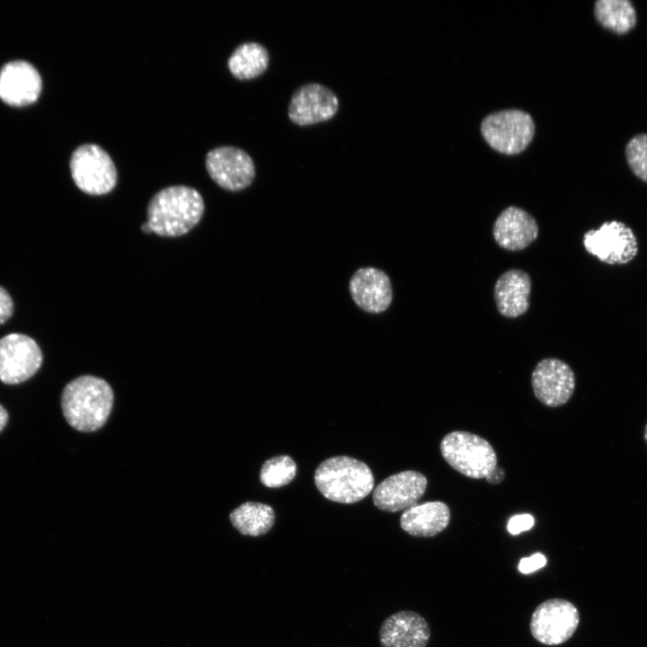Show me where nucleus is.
<instances>
[{"mask_svg": "<svg viewBox=\"0 0 647 647\" xmlns=\"http://www.w3.org/2000/svg\"><path fill=\"white\" fill-rule=\"evenodd\" d=\"M113 405V392L102 378L84 375L70 381L61 394V409L74 429L91 432L108 420Z\"/></svg>", "mask_w": 647, "mask_h": 647, "instance_id": "nucleus-1", "label": "nucleus"}, {"mask_svg": "<svg viewBox=\"0 0 647 647\" xmlns=\"http://www.w3.org/2000/svg\"><path fill=\"white\" fill-rule=\"evenodd\" d=\"M204 213L200 193L190 186L162 189L147 206V223L152 232L165 237L181 236L192 229Z\"/></svg>", "mask_w": 647, "mask_h": 647, "instance_id": "nucleus-2", "label": "nucleus"}, {"mask_svg": "<svg viewBox=\"0 0 647 647\" xmlns=\"http://www.w3.org/2000/svg\"><path fill=\"white\" fill-rule=\"evenodd\" d=\"M314 479L326 499L340 503L359 501L374 487L371 469L364 462L346 456L323 461L317 466Z\"/></svg>", "mask_w": 647, "mask_h": 647, "instance_id": "nucleus-3", "label": "nucleus"}, {"mask_svg": "<svg viewBox=\"0 0 647 647\" xmlns=\"http://www.w3.org/2000/svg\"><path fill=\"white\" fill-rule=\"evenodd\" d=\"M440 451L451 467L470 478H486L497 466V456L491 444L467 431L446 435L440 442Z\"/></svg>", "mask_w": 647, "mask_h": 647, "instance_id": "nucleus-4", "label": "nucleus"}, {"mask_svg": "<svg viewBox=\"0 0 647 647\" xmlns=\"http://www.w3.org/2000/svg\"><path fill=\"white\" fill-rule=\"evenodd\" d=\"M481 132L494 150L516 155L531 142L535 125L528 113L519 110H504L486 116L482 121Z\"/></svg>", "mask_w": 647, "mask_h": 647, "instance_id": "nucleus-5", "label": "nucleus"}, {"mask_svg": "<svg viewBox=\"0 0 647 647\" xmlns=\"http://www.w3.org/2000/svg\"><path fill=\"white\" fill-rule=\"evenodd\" d=\"M70 170L75 185L90 195H103L117 183V171L111 156L95 144H84L72 154Z\"/></svg>", "mask_w": 647, "mask_h": 647, "instance_id": "nucleus-6", "label": "nucleus"}, {"mask_svg": "<svg viewBox=\"0 0 647 647\" xmlns=\"http://www.w3.org/2000/svg\"><path fill=\"white\" fill-rule=\"evenodd\" d=\"M580 623L577 607L563 598H550L539 604L530 620L533 637L545 645H559L567 642Z\"/></svg>", "mask_w": 647, "mask_h": 647, "instance_id": "nucleus-7", "label": "nucleus"}, {"mask_svg": "<svg viewBox=\"0 0 647 647\" xmlns=\"http://www.w3.org/2000/svg\"><path fill=\"white\" fill-rule=\"evenodd\" d=\"M587 252L607 264H625L637 254L638 244L633 230L620 221L603 223L584 234Z\"/></svg>", "mask_w": 647, "mask_h": 647, "instance_id": "nucleus-8", "label": "nucleus"}, {"mask_svg": "<svg viewBox=\"0 0 647 647\" xmlns=\"http://www.w3.org/2000/svg\"><path fill=\"white\" fill-rule=\"evenodd\" d=\"M42 353L31 338L10 333L0 339V380L17 385L31 377L40 368Z\"/></svg>", "mask_w": 647, "mask_h": 647, "instance_id": "nucleus-9", "label": "nucleus"}, {"mask_svg": "<svg viewBox=\"0 0 647 647\" xmlns=\"http://www.w3.org/2000/svg\"><path fill=\"white\" fill-rule=\"evenodd\" d=\"M206 167L211 179L221 188L238 191L252 184L255 167L252 157L235 146H219L206 156Z\"/></svg>", "mask_w": 647, "mask_h": 647, "instance_id": "nucleus-10", "label": "nucleus"}, {"mask_svg": "<svg viewBox=\"0 0 647 647\" xmlns=\"http://www.w3.org/2000/svg\"><path fill=\"white\" fill-rule=\"evenodd\" d=\"M339 109L337 95L325 85L309 83L292 94L288 109L289 120L298 126H310L331 120Z\"/></svg>", "mask_w": 647, "mask_h": 647, "instance_id": "nucleus-11", "label": "nucleus"}, {"mask_svg": "<svg viewBox=\"0 0 647 647\" xmlns=\"http://www.w3.org/2000/svg\"><path fill=\"white\" fill-rule=\"evenodd\" d=\"M531 384L536 397L545 405L558 407L566 403L575 388V377L564 361L548 358L539 361L532 372Z\"/></svg>", "mask_w": 647, "mask_h": 647, "instance_id": "nucleus-12", "label": "nucleus"}, {"mask_svg": "<svg viewBox=\"0 0 647 647\" xmlns=\"http://www.w3.org/2000/svg\"><path fill=\"white\" fill-rule=\"evenodd\" d=\"M427 484L425 475L417 471L407 470L392 474L374 489V504L384 511L405 510L417 504Z\"/></svg>", "mask_w": 647, "mask_h": 647, "instance_id": "nucleus-13", "label": "nucleus"}, {"mask_svg": "<svg viewBox=\"0 0 647 647\" xmlns=\"http://www.w3.org/2000/svg\"><path fill=\"white\" fill-rule=\"evenodd\" d=\"M41 78L36 68L23 60L12 61L0 70V98L11 106H25L37 101Z\"/></svg>", "mask_w": 647, "mask_h": 647, "instance_id": "nucleus-14", "label": "nucleus"}, {"mask_svg": "<svg viewBox=\"0 0 647 647\" xmlns=\"http://www.w3.org/2000/svg\"><path fill=\"white\" fill-rule=\"evenodd\" d=\"M349 289L356 305L370 314L386 311L393 300L388 276L373 267L358 270L350 280Z\"/></svg>", "mask_w": 647, "mask_h": 647, "instance_id": "nucleus-15", "label": "nucleus"}, {"mask_svg": "<svg viewBox=\"0 0 647 647\" xmlns=\"http://www.w3.org/2000/svg\"><path fill=\"white\" fill-rule=\"evenodd\" d=\"M430 629L426 619L412 610H402L384 620L379 629L381 647H426Z\"/></svg>", "mask_w": 647, "mask_h": 647, "instance_id": "nucleus-16", "label": "nucleus"}, {"mask_svg": "<svg viewBox=\"0 0 647 647\" xmlns=\"http://www.w3.org/2000/svg\"><path fill=\"white\" fill-rule=\"evenodd\" d=\"M495 242L503 249L520 251L531 244L538 235L536 219L526 210L509 207L502 210L492 226Z\"/></svg>", "mask_w": 647, "mask_h": 647, "instance_id": "nucleus-17", "label": "nucleus"}, {"mask_svg": "<svg viewBox=\"0 0 647 647\" xmlns=\"http://www.w3.org/2000/svg\"><path fill=\"white\" fill-rule=\"evenodd\" d=\"M531 279L529 275L517 269L503 272L494 286V300L501 315L505 317H518L525 314L529 306Z\"/></svg>", "mask_w": 647, "mask_h": 647, "instance_id": "nucleus-18", "label": "nucleus"}, {"mask_svg": "<svg viewBox=\"0 0 647 647\" xmlns=\"http://www.w3.org/2000/svg\"><path fill=\"white\" fill-rule=\"evenodd\" d=\"M450 510L442 501H427L405 510L400 518L401 527L417 537H430L448 525Z\"/></svg>", "mask_w": 647, "mask_h": 647, "instance_id": "nucleus-19", "label": "nucleus"}, {"mask_svg": "<svg viewBox=\"0 0 647 647\" xmlns=\"http://www.w3.org/2000/svg\"><path fill=\"white\" fill-rule=\"evenodd\" d=\"M229 518L240 534L259 536L271 529L275 522V513L270 505L247 501L235 509Z\"/></svg>", "mask_w": 647, "mask_h": 647, "instance_id": "nucleus-20", "label": "nucleus"}, {"mask_svg": "<svg viewBox=\"0 0 647 647\" xmlns=\"http://www.w3.org/2000/svg\"><path fill=\"white\" fill-rule=\"evenodd\" d=\"M267 49L258 42L239 45L227 60L230 73L237 79L250 80L262 75L268 68Z\"/></svg>", "mask_w": 647, "mask_h": 647, "instance_id": "nucleus-21", "label": "nucleus"}, {"mask_svg": "<svg viewBox=\"0 0 647 647\" xmlns=\"http://www.w3.org/2000/svg\"><path fill=\"white\" fill-rule=\"evenodd\" d=\"M596 21L605 29L624 35L636 25V11L629 0H598L594 4Z\"/></svg>", "mask_w": 647, "mask_h": 647, "instance_id": "nucleus-22", "label": "nucleus"}, {"mask_svg": "<svg viewBox=\"0 0 647 647\" xmlns=\"http://www.w3.org/2000/svg\"><path fill=\"white\" fill-rule=\"evenodd\" d=\"M296 473V463L289 456H276L263 463L260 479L269 488H279L289 483Z\"/></svg>", "mask_w": 647, "mask_h": 647, "instance_id": "nucleus-23", "label": "nucleus"}, {"mask_svg": "<svg viewBox=\"0 0 647 647\" xmlns=\"http://www.w3.org/2000/svg\"><path fill=\"white\" fill-rule=\"evenodd\" d=\"M625 154L634 174L647 182V134L633 137L625 146Z\"/></svg>", "mask_w": 647, "mask_h": 647, "instance_id": "nucleus-24", "label": "nucleus"}, {"mask_svg": "<svg viewBox=\"0 0 647 647\" xmlns=\"http://www.w3.org/2000/svg\"><path fill=\"white\" fill-rule=\"evenodd\" d=\"M534 518L530 514H519L510 518L507 528L511 535L515 536L529 530L534 526Z\"/></svg>", "mask_w": 647, "mask_h": 647, "instance_id": "nucleus-25", "label": "nucleus"}, {"mask_svg": "<svg viewBox=\"0 0 647 647\" xmlns=\"http://www.w3.org/2000/svg\"><path fill=\"white\" fill-rule=\"evenodd\" d=\"M546 564V557L541 553H536L529 557L521 558L518 566L523 574H528L543 568Z\"/></svg>", "mask_w": 647, "mask_h": 647, "instance_id": "nucleus-26", "label": "nucleus"}, {"mask_svg": "<svg viewBox=\"0 0 647 647\" xmlns=\"http://www.w3.org/2000/svg\"><path fill=\"white\" fill-rule=\"evenodd\" d=\"M13 300L7 291L0 287V324H4L13 314Z\"/></svg>", "mask_w": 647, "mask_h": 647, "instance_id": "nucleus-27", "label": "nucleus"}, {"mask_svg": "<svg viewBox=\"0 0 647 647\" xmlns=\"http://www.w3.org/2000/svg\"><path fill=\"white\" fill-rule=\"evenodd\" d=\"M505 477V471L501 466H496L485 478L490 483H500Z\"/></svg>", "mask_w": 647, "mask_h": 647, "instance_id": "nucleus-28", "label": "nucleus"}, {"mask_svg": "<svg viewBox=\"0 0 647 647\" xmlns=\"http://www.w3.org/2000/svg\"><path fill=\"white\" fill-rule=\"evenodd\" d=\"M8 421V413L6 410L0 404V432L5 427Z\"/></svg>", "mask_w": 647, "mask_h": 647, "instance_id": "nucleus-29", "label": "nucleus"}, {"mask_svg": "<svg viewBox=\"0 0 647 647\" xmlns=\"http://www.w3.org/2000/svg\"><path fill=\"white\" fill-rule=\"evenodd\" d=\"M141 230L146 234L153 233L152 229L147 222H145L144 224H142Z\"/></svg>", "mask_w": 647, "mask_h": 647, "instance_id": "nucleus-30", "label": "nucleus"}, {"mask_svg": "<svg viewBox=\"0 0 647 647\" xmlns=\"http://www.w3.org/2000/svg\"><path fill=\"white\" fill-rule=\"evenodd\" d=\"M644 439H645V441H646V443H647V424H646L645 429H644Z\"/></svg>", "mask_w": 647, "mask_h": 647, "instance_id": "nucleus-31", "label": "nucleus"}]
</instances>
